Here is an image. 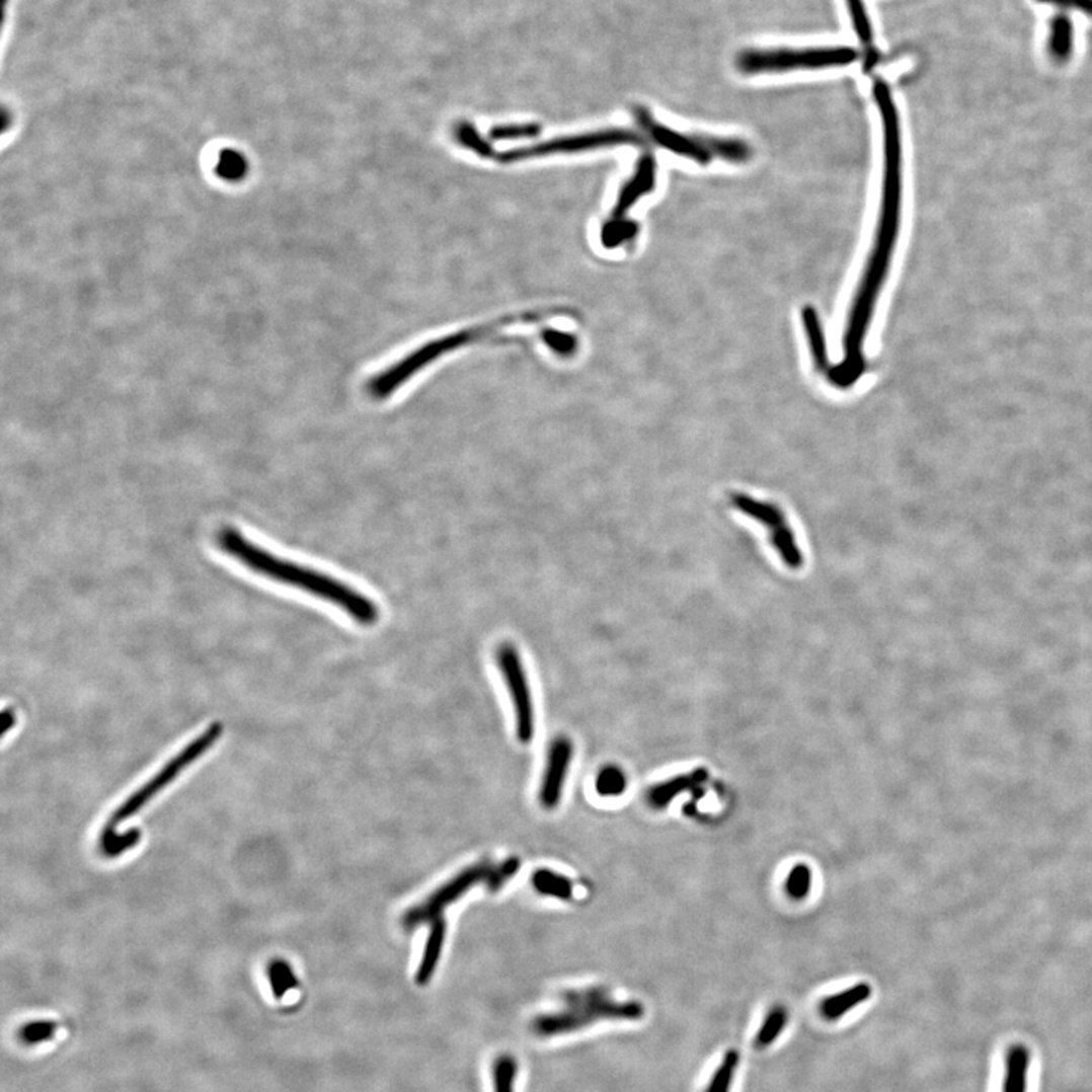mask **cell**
Segmentation results:
<instances>
[{
	"label": "cell",
	"mask_w": 1092,
	"mask_h": 1092,
	"mask_svg": "<svg viewBox=\"0 0 1092 1092\" xmlns=\"http://www.w3.org/2000/svg\"><path fill=\"white\" fill-rule=\"evenodd\" d=\"M139 830H131V832L125 833V835L115 836L109 844H106L105 847H103V851H105L106 856L115 857L119 856V854L125 853L128 848L139 844Z\"/></svg>",
	"instance_id": "cell-32"
},
{
	"label": "cell",
	"mask_w": 1092,
	"mask_h": 1092,
	"mask_svg": "<svg viewBox=\"0 0 1092 1092\" xmlns=\"http://www.w3.org/2000/svg\"><path fill=\"white\" fill-rule=\"evenodd\" d=\"M706 771L698 770L695 771V773L688 774V776H679L677 779L671 780V782L660 783V785L654 786V788L648 792V803L651 804L654 809L655 807L661 809V807L671 803V800H673L679 792L685 791L689 786L701 785V783L706 782Z\"/></svg>",
	"instance_id": "cell-17"
},
{
	"label": "cell",
	"mask_w": 1092,
	"mask_h": 1092,
	"mask_svg": "<svg viewBox=\"0 0 1092 1092\" xmlns=\"http://www.w3.org/2000/svg\"><path fill=\"white\" fill-rule=\"evenodd\" d=\"M637 122L648 133V136L664 148L671 149L677 154L694 158L701 163H709L712 157H724L727 160L744 161L750 157V149L746 143L737 140H719L712 137H686L664 125L654 122L645 108L636 109Z\"/></svg>",
	"instance_id": "cell-7"
},
{
	"label": "cell",
	"mask_w": 1092,
	"mask_h": 1092,
	"mask_svg": "<svg viewBox=\"0 0 1092 1092\" xmlns=\"http://www.w3.org/2000/svg\"><path fill=\"white\" fill-rule=\"evenodd\" d=\"M1030 1054L1023 1042H1014L1005 1054L1002 1092H1027Z\"/></svg>",
	"instance_id": "cell-14"
},
{
	"label": "cell",
	"mask_w": 1092,
	"mask_h": 1092,
	"mask_svg": "<svg viewBox=\"0 0 1092 1092\" xmlns=\"http://www.w3.org/2000/svg\"><path fill=\"white\" fill-rule=\"evenodd\" d=\"M853 48H820L806 51H749L737 58L746 73L788 72L798 69L847 66L857 60Z\"/></svg>",
	"instance_id": "cell-6"
},
{
	"label": "cell",
	"mask_w": 1092,
	"mask_h": 1092,
	"mask_svg": "<svg viewBox=\"0 0 1092 1092\" xmlns=\"http://www.w3.org/2000/svg\"><path fill=\"white\" fill-rule=\"evenodd\" d=\"M561 1011L539 1015L533 1033L541 1038L567 1035L600 1021H639L645 1009L637 1002H619L604 988L569 990L561 994Z\"/></svg>",
	"instance_id": "cell-3"
},
{
	"label": "cell",
	"mask_w": 1092,
	"mask_h": 1092,
	"mask_svg": "<svg viewBox=\"0 0 1092 1092\" xmlns=\"http://www.w3.org/2000/svg\"><path fill=\"white\" fill-rule=\"evenodd\" d=\"M639 134L628 130H603L597 133L579 134V136L560 137L527 148H518L514 151L495 154L496 160L502 163L511 161L529 160V158L544 157L552 154H573V152L594 151V149L612 148L618 145H634L640 143Z\"/></svg>",
	"instance_id": "cell-8"
},
{
	"label": "cell",
	"mask_w": 1092,
	"mask_h": 1092,
	"mask_svg": "<svg viewBox=\"0 0 1092 1092\" xmlns=\"http://www.w3.org/2000/svg\"><path fill=\"white\" fill-rule=\"evenodd\" d=\"M496 325V323H495ZM480 326V328L463 329V331L456 332V334L447 335V337L439 338V340L430 341V343L423 344L419 349L411 353L410 356L405 357L401 362L396 363L392 368L384 371L383 374L375 377L374 380L369 383V392L374 398L383 399L386 396L392 395L399 386L410 380L414 374L420 371V369L428 366L430 363L435 362L436 359H441L444 354L450 353V350L457 349V347L466 346V344L472 343L477 338L483 337L487 332L492 331L493 326Z\"/></svg>",
	"instance_id": "cell-5"
},
{
	"label": "cell",
	"mask_w": 1092,
	"mask_h": 1092,
	"mask_svg": "<svg viewBox=\"0 0 1092 1092\" xmlns=\"http://www.w3.org/2000/svg\"><path fill=\"white\" fill-rule=\"evenodd\" d=\"M532 883L542 895L560 900H569L572 896V883L564 875L557 874L551 869H538L533 872Z\"/></svg>",
	"instance_id": "cell-19"
},
{
	"label": "cell",
	"mask_w": 1092,
	"mask_h": 1092,
	"mask_svg": "<svg viewBox=\"0 0 1092 1092\" xmlns=\"http://www.w3.org/2000/svg\"><path fill=\"white\" fill-rule=\"evenodd\" d=\"M222 731H224V728H222L221 722H215V724L210 725L200 737H197L193 743L188 744L176 758H173L172 761H170L169 764H167L166 767L151 780V782L142 786L136 794L131 795V797L115 810L114 815L111 816V820L108 821L105 829H103L102 847H105L106 844H109V842L118 836L115 827H118L119 824L136 815V813L139 812L145 804H148L149 800H151L152 797H155L164 786L173 782V780L176 779V776H178L179 773H182L188 765L198 761L204 753L209 752V750L215 746L216 740L222 736Z\"/></svg>",
	"instance_id": "cell-4"
},
{
	"label": "cell",
	"mask_w": 1092,
	"mask_h": 1092,
	"mask_svg": "<svg viewBox=\"0 0 1092 1092\" xmlns=\"http://www.w3.org/2000/svg\"><path fill=\"white\" fill-rule=\"evenodd\" d=\"M625 786H627V779L625 774L618 767H606L600 771L597 777V791L598 794L604 795V797H616V795L624 794Z\"/></svg>",
	"instance_id": "cell-23"
},
{
	"label": "cell",
	"mask_w": 1092,
	"mask_h": 1092,
	"mask_svg": "<svg viewBox=\"0 0 1092 1092\" xmlns=\"http://www.w3.org/2000/svg\"><path fill=\"white\" fill-rule=\"evenodd\" d=\"M803 320L804 326H806L807 338H809L810 350H812L813 363H815L818 371L829 374L830 366L829 359H827L826 340H824L818 314L813 308H804Z\"/></svg>",
	"instance_id": "cell-18"
},
{
	"label": "cell",
	"mask_w": 1092,
	"mask_h": 1092,
	"mask_svg": "<svg viewBox=\"0 0 1092 1092\" xmlns=\"http://www.w3.org/2000/svg\"><path fill=\"white\" fill-rule=\"evenodd\" d=\"M737 1064H739V1058H737V1055L734 1054V1051L725 1055L724 1061H722L721 1066H719L718 1072H715V1075H713L712 1081H710L709 1088H707L706 1092L730 1091Z\"/></svg>",
	"instance_id": "cell-24"
},
{
	"label": "cell",
	"mask_w": 1092,
	"mask_h": 1092,
	"mask_svg": "<svg viewBox=\"0 0 1092 1092\" xmlns=\"http://www.w3.org/2000/svg\"><path fill=\"white\" fill-rule=\"evenodd\" d=\"M786 1023H788V1012H786V1009L782 1008V1006H776V1008L767 1015L761 1030H759L758 1036H756V1047H770V1045L776 1041V1038H779Z\"/></svg>",
	"instance_id": "cell-21"
},
{
	"label": "cell",
	"mask_w": 1092,
	"mask_h": 1092,
	"mask_svg": "<svg viewBox=\"0 0 1092 1092\" xmlns=\"http://www.w3.org/2000/svg\"><path fill=\"white\" fill-rule=\"evenodd\" d=\"M518 1072L520 1066L514 1055L504 1054L496 1058L492 1066L493 1092H515Z\"/></svg>",
	"instance_id": "cell-20"
},
{
	"label": "cell",
	"mask_w": 1092,
	"mask_h": 1092,
	"mask_svg": "<svg viewBox=\"0 0 1092 1092\" xmlns=\"http://www.w3.org/2000/svg\"><path fill=\"white\" fill-rule=\"evenodd\" d=\"M520 866V859H517V857L504 860V862L499 863V865H493L492 869H490L489 877L484 881L487 889L492 890V892L501 889V887L517 874Z\"/></svg>",
	"instance_id": "cell-27"
},
{
	"label": "cell",
	"mask_w": 1092,
	"mask_h": 1092,
	"mask_svg": "<svg viewBox=\"0 0 1092 1092\" xmlns=\"http://www.w3.org/2000/svg\"><path fill=\"white\" fill-rule=\"evenodd\" d=\"M542 337H544L545 343L560 356H570L576 349L575 337L566 334V332L546 329V331L542 332Z\"/></svg>",
	"instance_id": "cell-31"
},
{
	"label": "cell",
	"mask_w": 1092,
	"mask_h": 1092,
	"mask_svg": "<svg viewBox=\"0 0 1092 1092\" xmlns=\"http://www.w3.org/2000/svg\"><path fill=\"white\" fill-rule=\"evenodd\" d=\"M869 996H871V988H869L868 985H856V987L850 988V990L842 991V993L835 994V996L823 1000V1003H821V1015L829 1021H836L838 1018H841L842 1015L851 1011L854 1006L868 1000Z\"/></svg>",
	"instance_id": "cell-16"
},
{
	"label": "cell",
	"mask_w": 1092,
	"mask_h": 1092,
	"mask_svg": "<svg viewBox=\"0 0 1092 1092\" xmlns=\"http://www.w3.org/2000/svg\"><path fill=\"white\" fill-rule=\"evenodd\" d=\"M810 881H812V872L807 866L797 865L791 869L788 878H786V892L795 900L804 899L807 892L810 890Z\"/></svg>",
	"instance_id": "cell-25"
},
{
	"label": "cell",
	"mask_w": 1092,
	"mask_h": 1092,
	"mask_svg": "<svg viewBox=\"0 0 1092 1092\" xmlns=\"http://www.w3.org/2000/svg\"><path fill=\"white\" fill-rule=\"evenodd\" d=\"M454 136H456L457 142L465 148L471 149L475 154L480 157L489 158L495 157L492 146L486 142L478 133L477 128L469 122H459L454 128Z\"/></svg>",
	"instance_id": "cell-22"
},
{
	"label": "cell",
	"mask_w": 1092,
	"mask_h": 1092,
	"mask_svg": "<svg viewBox=\"0 0 1092 1092\" xmlns=\"http://www.w3.org/2000/svg\"><path fill=\"white\" fill-rule=\"evenodd\" d=\"M847 3L851 17H853L854 30H856L857 36H859L863 45L871 46L872 29L865 5H863L862 0H847Z\"/></svg>",
	"instance_id": "cell-28"
},
{
	"label": "cell",
	"mask_w": 1092,
	"mask_h": 1092,
	"mask_svg": "<svg viewBox=\"0 0 1092 1092\" xmlns=\"http://www.w3.org/2000/svg\"><path fill=\"white\" fill-rule=\"evenodd\" d=\"M1036 2L1063 9H1076L1092 17V0H1036Z\"/></svg>",
	"instance_id": "cell-33"
},
{
	"label": "cell",
	"mask_w": 1092,
	"mask_h": 1092,
	"mask_svg": "<svg viewBox=\"0 0 1092 1092\" xmlns=\"http://www.w3.org/2000/svg\"><path fill=\"white\" fill-rule=\"evenodd\" d=\"M572 755V743L567 737H557L549 747L541 794H539L541 804L545 809H554L560 803L564 780H566Z\"/></svg>",
	"instance_id": "cell-11"
},
{
	"label": "cell",
	"mask_w": 1092,
	"mask_h": 1092,
	"mask_svg": "<svg viewBox=\"0 0 1092 1092\" xmlns=\"http://www.w3.org/2000/svg\"><path fill=\"white\" fill-rule=\"evenodd\" d=\"M875 102L880 109L883 125V184H881L880 210L874 245L863 270L851 305L850 316L844 332V360L833 366L827 377L836 386H851L865 369L863 341L871 325L872 314L878 296L883 289L890 261L895 251L902 221L903 200V148L899 111L892 93L883 81L874 84Z\"/></svg>",
	"instance_id": "cell-1"
},
{
	"label": "cell",
	"mask_w": 1092,
	"mask_h": 1092,
	"mask_svg": "<svg viewBox=\"0 0 1092 1092\" xmlns=\"http://www.w3.org/2000/svg\"><path fill=\"white\" fill-rule=\"evenodd\" d=\"M496 661L514 701L518 737L523 744L532 743L536 731L535 707L520 652L512 643L504 642L496 651Z\"/></svg>",
	"instance_id": "cell-9"
},
{
	"label": "cell",
	"mask_w": 1092,
	"mask_h": 1092,
	"mask_svg": "<svg viewBox=\"0 0 1092 1092\" xmlns=\"http://www.w3.org/2000/svg\"><path fill=\"white\" fill-rule=\"evenodd\" d=\"M14 724H15L14 710H11V709L3 710V715H2V734H5L6 731L11 730L12 725H14Z\"/></svg>",
	"instance_id": "cell-34"
},
{
	"label": "cell",
	"mask_w": 1092,
	"mask_h": 1092,
	"mask_svg": "<svg viewBox=\"0 0 1092 1092\" xmlns=\"http://www.w3.org/2000/svg\"><path fill=\"white\" fill-rule=\"evenodd\" d=\"M539 133H541V127L536 124L501 125V127L492 128L490 137L493 140H518L530 139V137L538 136Z\"/></svg>",
	"instance_id": "cell-29"
},
{
	"label": "cell",
	"mask_w": 1092,
	"mask_h": 1092,
	"mask_svg": "<svg viewBox=\"0 0 1092 1092\" xmlns=\"http://www.w3.org/2000/svg\"><path fill=\"white\" fill-rule=\"evenodd\" d=\"M55 1030H57L55 1023L38 1021V1023H30L24 1026L20 1030V1038L26 1044H38V1042L51 1039L55 1035Z\"/></svg>",
	"instance_id": "cell-30"
},
{
	"label": "cell",
	"mask_w": 1092,
	"mask_h": 1092,
	"mask_svg": "<svg viewBox=\"0 0 1092 1092\" xmlns=\"http://www.w3.org/2000/svg\"><path fill=\"white\" fill-rule=\"evenodd\" d=\"M216 542L225 554L230 555L252 572L281 584L292 586L299 591L307 592L326 603L334 604L359 624L374 625L380 618V612L374 601L369 600L356 589L319 570L278 557L246 539L234 527H224L219 530Z\"/></svg>",
	"instance_id": "cell-2"
},
{
	"label": "cell",
	"mask_w": 1092,
	"mask_h": 1092,
	"mask_svg": "<svg viewBox=\"0 0 1092 1092\" xmlns=\"http://www.w3.org/2000/svg\"><path fill=\"white\" fill-rule=\"evenodd\" d=\"M1075 48V26L1072 18L1066 14L1057 15L1050 23L1048 54L1057 63H1067L1072 58Z\"/></svg>",
	"instance_id": "cell-15"
},
{
	"label": "cell",
	"mask_w": 1092,
	"mask_h": 1092,
	"mask_svg": "<svg viewBox=\"0 0 1092 1092\" xmlns=\"http://www.w3.org/2000/svg\"><path fill=\"white\" fill-rule=\"evenodd\" d=\"M269 976L277 999H281L286 994V991L298 987V981L293 976L292 969L286 962H281V960L272 962V965L269 966Z\"/></svg>",
	"instance_id": "cell-26"
},
{
	"label": "cell",
	"mask_w": 1092,
	"mask_h": 1092,
	"mask_svg": "<svg viewBox=\"0 0 1092 1092\" xmlns=\"http://www.w3.org/2000/svg\"><path fill=\"white\" fill-rule=\"evenodd\" d=\"M493 865L487 862L478 863V865L469 866V868L463 869L462 872L451 878L444 886L439 887L436 892H433L428 896L426 902L420 903L416 908L410 909L407 914L402 917V926L407 930L417 929L425 923H432L436 918L441 917L442 911L447 908L448 905H453L457 900L462 899L466 892L475 884L486 881L489 877L490 869Z\"/></svg>",
	"instance_id": "cell-10"
},
{
	"label": "cell",
	"mask_w": 1092,
	"mask_h": 1092,
	"mask_svg": "<svg viewBox=\"0 0 1092 1092\" xmlns=\"http://www.w3.org/2000/svg\"><path fill=\"white\" fill-rule=\"evenodd\" d=\"M652 182H654V163H652L651 157L646 155L640 160L633 179L622 188L621 197H619L618 204L613 210L612 222L624 221L625 213L631 209V206L643 193H646L652 187Z\"/></svg>",
	"instance_id": "cell-12"
},
{
	"label": "cell",
	"mask_w": 1092,
	"mask_h": 1092,
	"mask_svg": "<svg viewBox=\"0 0 1092 1092\" xmlns=\"http://www.w3.org/2000/svg\"><path fill=\"white\" fill-rule=\"evenodd\" d=\"M445 935H447V924H445L444 918H436V920L432 921L425 948H423L422 957H420L419 966H417L416 978H414L419 987H426L433 976H435L436 969H438L442 951H444Z\"/></svg>",
	"instance_id": "cell-13"
}]
</instances>
